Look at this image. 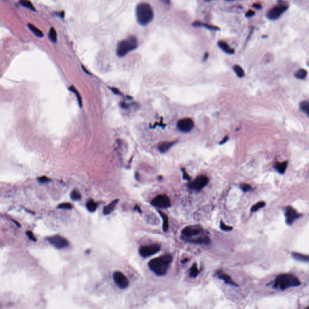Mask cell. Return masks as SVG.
Here are the masks:
<instances>
[{"mask_svg":"<svg viewBox=\"0 0 309 309\" xmlns=\"http://www.w3.org/2000/svg\"><path fill=\"white\" fill-rule=\"evenodd\" d=\"M172 261V255L170 254H165L151 260L148 264L150 269L156 275L162 276L166 274Z\"/></svg>","mask_w":309,"mask_h":309,"instance_id":"1","label":"cell"},{"mask_svg":"<svg viewBox=\"0 0 309 309\" xmlns=\"http://www.w3.org/2000/svg\"><path fill=\"white\" fill-rule=\"evenodd\" d=\"M135 15L138 24L146 26L153 20L154 13L151 5L146 3L138 4L135 9Z\"/></svg>","mask_w":309,"mask_h":309,"instance_id":"2","label":"cell"},{"mask_svg":"<svg viewBox=\"0 0 309 309\" xmlns=\"http://www.w3.org/2000/svg\"><path fill=\"white\" fill-rule=\"evenodd\" d=\"M301 285V282L296 277L289 274L279 275L276 277L274 283V287L284 291L291 287H297Z\"/></svg>","mask_w":309,"mask_h":309,"instance_id":"3","label":"cell"},{"mask_svg":"<svg viewBox=\"0 0 309 309\" xmlns=\"http://www.w3.org/2000/svg\"><path fill=\"white\" fill-rule=\"evenodd\" d=\"M138 42L134 36H129L120 42L117 48V54L119 57H123L137 48Z\"/></svg>","mask_w":309,"mask_h":309,"instance_id":"4","label":"cell"},{"mask_svg":"<svg viewBox=\"0 0 309 309\" xmlns=\"http://www.w3.org/2000/svg\"><path fill=\"white\" fill-rule=\"evenodd\" d=\"M203 231L204 230L201 226L198 225H194L186 226L185 228L182 230V234L184 237L187 238V239L185 240H188L189 239H191L199 236L201 233L203 232Z\"/></svg>","mask_w":309,"mask_h":309,"instance_id":"5","label":"cell"},{"mask_svg":"<svg viewBox=\"0 0 309 309\" xmlns=\"http://www.w3.org/2000/svg\"><path fill=\"white\" fill-rule=\"evenodd\" d=\"M287 9L288 6L286 4H277L268 12L266 17L269 20H278Z\"/></svg>","mask_w":309,"mask_h":309,"instance_id":"6","label":"cell"},{"mask_svg":"<svg viewBox=\"0 0 309 309\" xmlns=\"http://www.w3.org/2000/svg\"><path fill=\"white\" fill-rule=\"evenodd\" d=\"M208 178L204 175H200L195 179L193 181L191 182L188 184V187L192 190L195 191H200L208 184Z\"/></svg>","mask_w":309,"mask_h":309,"instance_id":"7","label":"cell"},{"mask_svg":"<svg viewBox=\"0 0 309 309\" xmlns=\"http://www.w3.org/2000/svg\"><path fill=\"white\" fill-rule=\"evenodd\" d=\"M160 249V246L157 244L143 246L140 248L139 253L143 257H147L158 253Z\"/></svg>","mask_w":309,"mask_h":309,"instance_id":"8","label":"cell"},{"mask_svg":"<svg viewBox=\"0 0 309 309\" xmlns=\"http://www.w3.org/2000/svg\"><path fill=\"white\" fill-rule=\"evenodd\" d=\"M152 204L158 208H166L171 206V201L169 198L164 194H160L155 197L152 201Z\"/></svg>","mask_w":309,"mask_h":309,"instance_id":"9","label":"cell"},{"mask_svg":"<svg viewBox=\"0 0 309 309\" xmlns=\"http://www.w3.org/2000/svg\"><path fill=\"white\" fill-rule=\"evenodd\" d=\"M48 241L56 248L62 249L67 247L69 243L67 240L60 236H54L48 238Z\"/></svg>","mask_w":309,"mask_h":309,"instance_id":"10","label":"cell"},{"mask_svg":"<svg viewBox=\"0 0 309 309\" xmlns=\"http://www.w3.org/2000/svg\"><path fill=\"white\" fill-rule=\"evenodd\" d=\"M113 278L120 289H126L129 286V280L126 275L120 271H115L113 274Z\"/></svg>","mask_w":309,"mask_h":309,"instance_id":"11","label":"cell"},{"mask_svg":"<svg viewBox=\"0 0 309 309\" xmlns=\"http://www.w3.org/2000/svg\"><path fill=\"white\" fill-rule=\"evenodd\" d=\"M285 215L286 217V223L290 225H292L296 219L300 217L301 214L292 206H287L285 209Z\"/></svg>","mask_w":309,"mask_h":309,"instance_id":"12","label":"cell"},{"mask_svg":"<svg viewBox=\"0 0 309 309\" xmlns=\"http://www.w3.org/2000/svg\"><path fill=\"white\" fill-rule=\"evenodd\" d=\"M194 126V123L192 119L189 118H182L178 122L177 127L181 132H190Z\"/></svg>","mask_w":309,"mask_h":309,"instance_id":"13","label":"cell"},{"mask_svg":"<svg viewBox=\"0 0 309 309\" xmlns=\"http://www.w3.org/2000/svg\"><path fill=\"white\" fill-rule=\"evenodd\" d=\"M217 276L218 277L219 279L223 280L227 285H230L234 286H238L237 285H236V283H235L232 281L230 276H229L228 274H226L222 272H218L217 273Z\"/></svg>","mask_w":309,"mask_h":309,"instance_id":"14","label":"cell"},{"mask_svg":"<svg viewBox=\"0 0 309 309\" xmlns=\"http://www.w3.org/2000/svg\"><path fill=\"white\" fill-rule=\"evenodd\" d=\"M192 26L194 27H204V28L207 29L208 30H214V31L220 30V28H219L218 27L211 26V25L204 23V22H201L199 21H196L193 22L192 24Z\"/></svg>","mask_w":309,"mask_h":309,"instance_id":"15","label":"cell"},{"mask_svg":"<svg viewBox=\"0 0 309 309\" xmlns=\"http://www.w3.org/2000/svg\"><path fill=\"white\" fill-rule=\"evenodd\" d=\"M217 44L219 48L221 50H222L224 52H225L227 54H232L235 53L234 50L228 46V44L224 41H219Z\"/></svg>","mask_w":309,"mask_h":309,"instance_id":"16","label":"cell"},{"mask_svg":"<svg viewBox=\"0 0 309 309\" xmlns=\"http://www.w3.org/2000/svg\"><path fill=\"white\" fill-rule=\"evenodd\" d=\"M118 201H119L118 199H115L114 200L112 201L111 204H109V205L104 207L103 213L105 215H108V214H111L113 211V210L115 209L116 205H117Z\"/></svg>","mask_w":309,"mask_h":309,"instance_id":"17","label":"cell"},{"mask_svg":"<svg viewBox=\"0 0 309 309\" xmlns=\"http://www.w3.org/2000/svg\"><path fill=\"white\" fill-rule=\"evenodd\" d=\"M175 142H162L160 144L158 149L161 153H165L173 146Z\"/></svg>","mask_w":309,"mask_h":309,"instance_id":"18","label":"cell"},{"mask_svg":"<svg viewBox=\"0 0 309 309\" xmlns=\"http://www.w3.org/2000/svg\"><path fill=\"white\" fill-rule=\"evenodd\" d=\"M293 258L294 259L299 261H303V262H308L309 260V258L307 255L302 254L298 253H293L292 254Z\"/></svg>","mask_w":309,"mask_h":309,"instance_id":"19","label":"cell"},{"mask_svg":"<svg viewBox=\"0 0 309 309\" xmlns=\"http://www.w3.org/2000/svg\"><path fill=\"white\" fill-rule=\"evenodd\" d=\"M288 164L287 161H285L281 163H277L275 165V168L280 173L283 174L285 172Z\"/></svg>","mask_w":309,"mask_h":309,"instance_id":"20","label":"cell"},{"mask_svg":"<svg viewBox=\"0 0 309 309\" xmlns=\"http://www.w3.org/2000/svg\"><path fill=\"white\" fill-rule=\"evenodd\" d=\"M86 206V208H87V210L89 211L92 213V212H94L97 210L98 205L93 200L90 199V200H89L87 202Z\"/></svg>","mask_w":309,"mask_h":309,"instance_id":"21","label":"cell"},{"mask_svg":"<svg viewBox=\"0 0 309 309\" xmlns=\"http://www.w3.org/2000/svg\"><path fill=\"white\" fill-rule=\"evenodd\" d=\"M28 27L34 33V35H35L36 36L39 37H42L43 36V34L42 33V31L41 30H40L38 28H37L36 27L33 26V24H28Z\"/></svg>","mask_w":309,"mask_h":309,"instance_id":"22","label":"cell"},{"mask_svg":"<svg viewBox=\"0 0 309 309\" xmlns=\"http://www.w3.org/2000/svg\"><path fill=\"white\" fill-rule=\"evenodd\" d=\"M159 213L161 215L162 220H163V225H162V228H163V230L164 231H167L168 230V217L166 215V214H164V213L159 211Z\"/></svg>","mask_w":309,"mask_h":309,"instance_id":"23","label":"cell"},{"mask_svg":"<svg viewBox=\"0 0 309 309\" xmlns=\"http://www.w3.org/2000/svg\"><path fill=\"white\" fill-rule=\"evenodd\" d=\"M301 110L308 117L309 115V103L307 101H303L300 103Z\"/></svg>","mask_w":309,"mask_h":309,"instance_id":"24","label":"cell"},{"mask_svg":"<svg viewBox=\"0 0 309 309\" xmlns=\"http://www.w3.org/2000/svg\"><path fill=\"white\" fill-rule=\"evenodd\" d=\"M19 3H20L21 5L24 6V7H25L30 9L31 10L36 11V9L34 7L33 5L29 1V0H20V1H19Z\"/></svg>","mask_w":309,"mask_h":309,"instance_id":"25","label":"cell"},{"mask_svg":"<svg viewBox=\"0 0 309 309\" xmlns=\"http://www.w3.org/2000/svg\"><path fill=\"white\" fill-rule=\"evenodd\" d=\"M233 70L238 77H243L244 75V72L243 68L238 65H235L233 67Z\"/></svg>","mask_w":309,"mask_h":309,"instance_id":"26","label":"cell"},{"mask_svg":"<svg viewBox=\"0 0 309 309\" xmlns=\"http://www.w3.org/2000/svg\"><path fill=\"white\" fill-rule=\"evenodd\" d=\"M307 71L304 69H299L295 74V76L298 79H304L307 76Z\"/></svg>","mask_w":309,"mask_h":309,"instance_id":"27","label":"cell"},{"mask_svg":"<svg viewBox=\"0 0 309 309\" xmlns=\"http://www.w3.org/2000/svg\"><path fill=\"white\" fill-rule=\"evenodd\" d=\"M48 37L52 42L56 43L57 42V33L54 28H51L49 31Z\"/></svg>","mask_w":309,"mask_h":309,"instance_id":"28","label":"cell"},{"mask_svg":"<svg viewBox=\"0 0 309 309\" xmlns=\"http://www.w3.org/2000/svg\"><path fill=\"white\" fill-rule=\"evenodd\" d=\"M265 205H266V203L264 202H263V201L258 202H257V204H255V205H254L253 206L251 207V212H255V211H258V210L262 208H263Z\"/></svg>","mask_w":309,"mask_h":309,"instance_id":"29","label":"cell"},{"mask_svg":"<svg viewBox=\"0 0 309 309\" xmlns=\"http://www.w3.org/2000/svg\"><path fill=\"white\" fill-rule=\"evenodd\" d=\"M198 274H199V270L197 268L196 264L195 263L193 264V266H192L190 269V276L192 277V278H195V277H196L198 275Z\"/></svg>","mask_w":309,"mask_h":309,"instance_id":"30","label":"cell"},{"mask_svg":"<svg viewBox=\"0 0 309 309\" xmlns=\"http://www.w3.org/2000/svg\"><path fill=\"white\" fill-rule=\"evenodd\" d=\"M70 196H71V199L73 200H74V201H78V200H80L81 198L80 193L78 191L75 190H74L71 192Z\"/></svg>","mask_w":309,"mask_h":309,"instance_id":"31","label":"cell"},{"mask_svg":"<svg viewBox=\"0 0 309 309\" xmlns=\"http://www.w3.org/2000/svg\"><path fill=\"white\" fill-rule=\"evenodd\" d=\"M70 90H71V91H73L75 95H76V97H77V100H78V102H79V106H81V105H82V102H81V98L80 97V94H79L78 91L76 90V89L75 88H73V87H71L70 88Z\"/></svg>","mask_w":309,"mask_h":309,"instance_id":"32","label":"cell"},{"mask_svg":"<svg viewBox=\"0 0 309 309\" xmlns=\"http://www.w3.org/2000/svg\"><path fill=\"white\" fill-rule=\"evenodd\" d=\"M72 208H73L72 205L71 204H70V203H68V202L62 203V204H60L58 206V208L64 209V210H71V209H72Z\"/></svg>","mask_w":309,"mask_h":309,"instance_id":"33","label":"cell"},{"mask_svg":"<svg viewBox=\"0 0 309 309\" xmlns=\"http://www.w3.org/2000/svg\"><path fill=\"white\" fill-rule=\"evenodd\" d=\"M220 229L222 230L223 231H231V230H232V226L226 225L222 221V220L220 221Z\"/></svg>","mask_w":309,"mask_h":309,"instance_id":"34","label":"cell"},{"mask_svg":"<svg viewBox=\"0 0 309 309\" xmlns=\"http://www.w3.org/2000/svg\"><path fill=\"white\" fill-rule=\"evenodd\" d=\"M240 188L242 189V190L244 192H249V190H251V185L248 184H245V183H243V184H241L240 185Z\"/></svg>","mask_w":309,"mask_h":309,"instance_id":"35","label":"cell"},{"mask_svg":"<svg viewBox=\"0 0 309 309\" xmlns=\"http://www.w3.org/2000/svg\"><path fill=\"white\" fill-rule=\"evenodd\" d=\"M27 235L28 237L31 240L34 241V242L36 241V238H35V236L33 235V234L32 232H31V231H27Z\"/></svg>","mask_w":309,"mask_h":309,"instance_id":"36","label":"cell"},{"mask_svg":"<svg viewBox=\"0 0 309 309\" xmlns=\"http://www.w3.org/2000/svg\"><path fill=\"white\" fill-rule=\"evenodd\" d=\"M38 181L41 183H46V182H48V181H50V179L48 178L47 177H46V176H42V177L39 178Z\"/></svg>","mask_w":309,"mask_h":309,"instance_id":"37","label":"cell"},{"mask_svg":"<svg viewBox=\"0 0 309 309\" xmlns=\"http://www.w3.org/2000/svg\"><path fill=\"white\" fill-rule=\"evenodd\" d=\"M183 178H184V179L187 180V181H190L191 179L190 176L186 173L185 170H183Z\"/></svg>","mask_w":309,"mask_h":309,"instance_id":"38","label":"cell"},{"mask_svg":"<svg viewBox=\"0 0 309 309\" xmlns=\"http://www.w3.org/2000/svg\"><path fill=\"white\" fill-rule=\"evenodd\" d=\"M255 15V12L252 10H249L247 14H246V17H248V18H249V17H252L254 16Z\"/></svg>","mask_w":309,"mask_h":309,"instance_id":"39","label":"cell"},{"mask_svg":"<svg viewBox=\"0 0 309 309\" xmlns=\"http://www.w3.org/2000/svg\"><path fill=\"white\" fill-rule=\"evenodd\" d=\"M161 2H162L164 4L166 5H170L171 3V0H161Z\"/></svg>","mask_w":309,"mask_h":309,"instance_id":"40","label":"cell"},{"mask_svg":"<svg viewBox=\"0 0 309 309\" xmlns=\"http://www.w3.org/2000/svg\"><path fill=\"white\" fill-rule=\"evenodd\" d=\"M253 7H254V8H255L257 9H261L262 8L261 5L260 4H254L253 5Z\"/></svg>","mask_w":309,"mask_h":309,"instance_id":"41","label":"cell"},{"mask_svg":"<svg viewBox=\"0 0 309 309\" xmlns=\"http://www.w3.org/2000/svg\"><path fill=\"white\" fill-rule=\"evenodd\" d=\"M208 56H209V54L208 53H206L204 56V58H203V61L205 62L207 60V59L208 58Z\"/></svg>","mask_w":309,"mask_h":309,"instance_id":"42","label":"cell"},{"mask_svg":"<svg viewBox=\"0 0 309 309\" xmlns=\"http://www.w3.org/2000/svg\"><path fill=\"white\" fill-rule=\"evenodd\" d=\"M227 140H228V137H225V138H224V140H223V141H222L221 142H220V144H223V143H225L226 142V141Z\"/></svg>","mask_w":309,"mask_h":309,"instance_id":"43","label":"cell"},{"mask_svg":"<svg viewBox=\"0 0 309 309\" xmlns=\"http://www.w3.org/2000/svg\"><path fill=\"white\" fill-rule=\"evenodd\" d=\"M204 1L208 2V1H211V0H204Z\"/></svg>","mask_w":309,"mask_h":309,"instance_id":"44","label":"cell"},{"mask_svg":"<svg viewBox=\"0 0 309 309\" xmlns=\"http://www.w3.org/2000/svg\"><path fill=\"white\" fill-rule=\"evenodd\" d=\"M226 1H231V0H226Z\"/></svg>","mask_w":309,"mask_h":309,"instance_id":"45","label":"cell"}]
</instances>
